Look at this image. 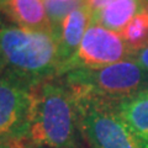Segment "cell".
<instances>
[{"label": "cell", "mask_w": 148, "mask_h": 148, "mask_svg": "<svg viewBox=\"0 0 148 148\" xmlns=\"http://www.w3.org/2000/svg\"><path fill=\"white\" fill-rule=\"evenodd\" d=\"M26 141L36 148H83L74 96L61 77L35 85Z\"/></svg>", "instance_id": "obj_1"}, {"label": "cell", "mask_w": 148, "mask_h": 148, "mask_svg": "<svg viewBox=\"0 0 148 148\" xmlns=\"http://www.w3.org/2000/svg\"><path fill=\"white\" fill-rule=\"evenodd\" d=\"M0 57L5 71L34 82L58 77L59 38L54 31L0 27Z\"/></svg>", "instance_id": "obj_2"}, {"label": "cell", "mask_w": 148, "mask_h": 148, "mask_svg": "<svg viewBox=\"0 0 148 148\" xmlns=\"http://www.w3.org/2000/svg\"><path fill=\"white\" fill-rule=\"evenodd\" d=\"M73 96L83 140L89 148H148L122 119L116 103L94 95Z\"/></svg>", "instance_id": "obj_3"}, {"label": "cell", "mask_w": 148, "mask_h": 148, "mask_svg": "<svg viewBox=\"0 0 148 148\" xmlns=\"http://www.w3.org/2000/svg\"><path fill=\"white\" fill-rule=\"evenodd\" d=\"M61 78L73 94L94 95L116 104L148 86V72L130 58L98 69H73Z\"/></svg>", "instance_id": "obj_4"}, {"label": "cell", "mask_w": 148, "mask_h": 148, "mask_svg": "<svg viewBox=\"0 0 148 148\" xmlns=\"http://www.w3.org/2000/svg\"><path fill=\"white\" fill-rule=\"evenodd\" d=\"M131 52L121 34L110 31L98 24H90L77 52L59 68L58 77L73 69L108 67L127 59Z\"/></svg>", "instance_id": "obj_5"}, {"label": "cell", "mask_w": 148, "mask_h": 148, "mask_svg": "<svg viewBox=\"0 0 148 148\" xmlns=\"http://www.w3.org/2000/svg\"><path fill=\"white\" fill-rule=\"evenodd\" d=\"M35 83L5 71L0 77V138L26 141Z\"/></svg>", "instance_id": "obj_6"}, {"label": "cell", "mask_w": 148, "mask_h": 148, "mask_svg": "<svg viewBox=\"0 0 148 148\" xmlns=\"http://www.w3.org/2000/svg\"><path fill=\"white\" fill-rule=\"evenodd\" d=\"M0 12L18 27L53 31L43 0H4L0 4Z\"/></svg>", "instance_id": "obj_7"}, {"label": "cell", "mask_w": 148, "mask_h": 148, "mask_svg": "<svg viewBox=\"0 0 148 148\" xmlns=\"http://www.w3.org/2000/svg\"><path fill=\"white\" fill-rule=\"evenodd\" d=\"M92 20V12L86 3L71 11L59 29V59L61 66L72 58ZM59 66V68H61ZM59 71V69H58Z\"/></svg>", "instance_id": "obj_8"}, {"label": "cell", "mask_w": 148, "mask_h": 148, "mask_svg": "<svg viewBox=\"0 0 148 148\" xmlns=\"http://www.w3.org/2000/svg\"><path fill=\"white\" fill-rule=\"evenodd\" d=\"M145 6V0H112L103 10L92 15L91 24H98L110 31L121 34Z\"/></svg>", "instance_id": "obj_9"}, {"label": "cell", "mask_w": 148, "mask_h": 148, "mask_svg": "<svg viewBox=\"0 0 148 148\" xmlns=\"http://www.w3.org/2000/svg\"><path fill=\"white\" fill-rule=\"evenodd\" d=\"M117 110L130 128L148 143V86L117 103Z\"/></svg>", "instance_id": "obj_10"}, {"label": "cell", "mask_w": 148, "mask_h": 148, "mask_svg": "<svg viewBox=\"0 0 148 148\" xmlns=\"http://www.w3.org/2000/svg\"><path fill=\"white\" fill-rule=\"evenodd\" d=\"M122 38L131 51L148 45V8L147 5L128 22L121 32Z\"/></svg>", "instance_id": "obj_11"}, {"label": "cell", "mask_w": 148, "mask_h": 148, "mask_svg": "<svg viewBox=\"0 0 148 148\" xmlns=\"http://www.w3.org/2000/svg\"><path fill=\"white\" fill-rule=\"evenodd\" d=\"M46 11H47L48 20L51 22L53 31L58 35L59 38V29L63 20L71 11L75 10L77 8L82 6L86 3V0H71V1H62V0H43Z\"/></svg>", "instance_id": "obj_12"}, {"label": "cell", "mask_w": 148, "mask_h": 148, "mask_svg": "<svg viewBox=\"0 0 148 148\" xmlns=\"http://www.w3.org/2000/svg\"><path fill=\"white\" fill-rule=\"evenodd\" d=\"M128 58L135 61L142 69H145L146 72H148V45L142 48L132 51Z\"/></svg>", "instance_id": "obj_13"}, {"label": "cell", "mask_w": 148, "mask_h": 148, "mask_svg": "<svg viewBox=\"0 0 148 148\" xmlns=\"http://www.w3.org/2000/svg\"><path fill=\"white\" fill-rule=\"evenodd\" d=\"M0 148H36L27 141L0 138Z\"/></svg>", "instance_id": "obj_14"}, {"label": "cell", "mask_w": 148, "mask_h": 148, "mask_svg": "<svg viewBox=\"0 0 148 148\" xmlns=\"http://www.w3.org/2000/svg\"><path fill=\"white\" fill-rule=\"evenodd\" d=\"M5 72V63H4V61L1 59V57H0V77H1V74Z\"/></svg>", "instance_id": "obj_15"}, {"label": "cell", "mask_w": 148, "mask_h": 148, "mask_svg": "<svg viewBox=\"0 0 148 148\" xmlns=\"http://www.w3.org/2000/svg\"><path fill=\"white\" fill-rule=\"evenodd\" d=\"M62 1H71V0H62Z\"/></svg>", "instance_id": "obj_16"}, {"label": "cell", "mask_w": 148, "mask_h": 148, "mask_svg": "<svg viewBox=\"0 0 148 148\" xmlns=\"http://www.w3.org/2000/svg\"><path fill=\"white\" fill-rule=\"evenodd\" d=\"M3 1H4V0H0V4H1V3H3Z\"/></svg>", "instance_id": "obj_17"}, {"label": "cell", "mask_w": 148, "mask_h": 148, "mask_svg": "<svg viewBox=\"0 0 148 148\" xmlns=\"http://www.w3.org/2000/svg\"><path fill=\"white\" fill-rule=\"evenodd\" d=\"M147 8H148V5H147Z\"/></svg>", "instance_id": "obj_18"}]
</instances>
